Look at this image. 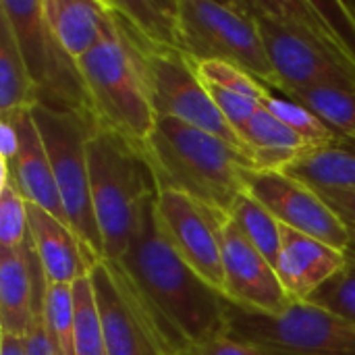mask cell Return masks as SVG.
Listing matches in <instances>:
<instances>
[{
    "label": "cell",
    "instance_id": "obj_1",
    "mask_svg": "<svg viewBox=\"0 0 355 355\" xmlns=\"http://www.w3.org/2000/svg\"><path fill=\"white\" fill-rule=\"evenodd\" d=\"M281 81L279 92L337 85L355 92V35L347 2L245 0Z\"/></svg>",
    "mask_w": 355,
    "mask_h": 355
},
{
    "label": "cell",
    "instance_id": "obj_2",
    "mask_svg": "<svg viewBox=\"0 0 355 355\" xmlns=\"http://www.w3.org/2000/svg\"><path fill=\"white\" fill-rule=\"evenodd\" d=\"M119 264L181 355L204 341L229 335V300L177 256L158 227L154 206Z\"/></svg>",
    "mask_w": 355,
    "mask_h": 355
},
{
    "label": "cell",
    "instance_id": "obj_3",
    "mask_svg": "<svg viewBox=\"0 0 355 355\" xmlns=\"http://www.w3.org/2000/svg\"><path fill=\"white\" fill-rule=\"evenodd\" d=\"M77 64L94 129L110 131L141 156L158 119L144 46L110 10L102 42Z\"/></svg>",
    "mask_w": 355,
    "mask_h": 355
},
{
    "label": "cell",
    "instance_id": "obj_4",
    "mask_svg": "<svg viewBox=\"0 0 355 355\" xmlns=\"http://www.w3.org/2000/svg\"><path fill=\"white\" fill-rule=\"evenodd\" d=\"M141 158L156 189H177L220 214H229L245 193L243 171L254 168V162L231 144L166 116L156 119Z\"/></svg>",
    "mask_w": 355,
    "mask_h": 355
},
{
    "label": "cell",
    "instance_id": "obj_5",
    "mask_svg": "<svg viewBox=\"0 0 355 355\" xmlns=\"http://www.w3.org/2000/svg\"><path fill=\"white\" fill-rule=\"evenodd\" d=\"M87 164L102 254L119 262L156 202V181L144 158L104 129L89 131Z\"/></svg>",
    "mask_w": 355,
    "mask_h": 355
},
{
    "label": "cell",
    "instance_id": "obj_6",
    "mask_svg": "<svg viewBox=\"0 0 355 355\" xmlns=\"http://www.w3.org/2000/svg\"><path fill=\"white\" fill-rule=\"evenodd\" d=\"M181 4V50L193 62L220 60L243 69L268 89L281 81L268 58L258 23L245 0H179Z\"/></svg>",
    "mask_w": 355,
    "mask_h": 355
},
{
    "label": "cell",
    "instance_id": "obj_7",
    "mask_svg": "<svg viewBox=\"0 0 355 355\" xmlns=\"http://www.w3.org/2000/svg\"><path fill=\"white\" fill-rule=\"evenodd\" d=\"M31 116L54 171L69 229L81 243L94 268L104 260V254L89 189L87 137L92 125L75 112L56 110L44 104H35L31 108Z\"/></svg>",
    "mask_w": 355,
    "mask_h": 355
},
{
    "label": "cell",
    "instance_id": "obj_8",
    "mask_svg": "<svg viewBox=\"0 0 355 355\" xmlns=\"http://www.w3.org/2000/svg\"><path fill=\"white\" fill-rule=\"evenodd\" d=\"M0 12L19 42L37 104L75 112L92 125L79 64L54 37L44 15V0H0Z\"/></svg>",
    "mask_w": 355,
    "mask_h": 355
},
{
    "label": "cell",
    "instance_id": "obj_9",
    "mask_svg": "<svg viewBox=\"0 0 355 355\" xmlns=\"http://www.w3.org/2000/svg\"><path fill=\"white\" fill-rule=\"evenodd\" d=\"M229 335L266 355H355V327L302 302L277 318L231 304Z\"/></svg>",
    "mask_w": 355,
    "mask_h": 355
},
{
    "label": "cell",
    "instance_id": "obj_10",
    "mask_svg": "<svg viewBox=\"0 0 355 355\" xmlns=\"http://www.w3.org/2000/svg\"><path fill=\"white\" fill-rule=\"evenodd\" d=\"M146 58L156 116L175 119L206 133H212L218 139L241 150L250 158L243 139L227 123V119L214 104L208 87L200 79L196 64L181 50H146Z\"/></svg>",
    "mask_w": 355,
    "mask_h": 355
},
{
    "label": "cell",
    "instance_id": "obj_11",
    "mask_svg": "<svg viewBox=\"0 0 355 355\" xmlns=\"http://www.w3.org/2000/svg\"><path fill=\"white\" fill-rule=\"evenodd\" d=\"M89 277L108 355H181L168 343L119 262L102 260Z\"/></svg>",
    "mask_w": 355,
    "mask_h": 355
},
{
    "label": "cell",
    "instance_id": "obj_12",
    "mask_svg": "<svg viewBox=\"0 0 355 355\" xmlns=\"http://www.w3.org/2000/svg\"><path fill=\"white\" fill-rule=\"evenodd\" d=\"M245 191L256 198L281 225L320 239L341 252L349 250L347 223L310 185L283 171H243Z\"/></svg>",
    "mask_w": 355,
    "mask_h": 355
},
{
    "label": "cell",
    "instance_id": "obj_13",
    "mask_svg": "<svg viewBox=\"0 0 355 355\" xmlns=\"http://www.w3.org/2000/svg\"><path fill=\"white\" fill-rule=\"evenodd\" d=\"M154 212L158 227L177 256L225 297V272L218 220L214 212L177 189H156Z\"/></svg>",
    "mask_w": 355,
    "mask_h": 355
},
{
    "label": "cell",
    "instance_id": "obj_14",
    "mask_svg": "<svg viewBox=\"0 0 355 355\" xmlns=\"http://www.w3.org/2000/svg\"><path fill=\"white\" fill-rule=\"evenodd\" d=\"M225 297L235 308L262 316H283L295 304L283 289L277 268L243 237L229 214L218 220Z\"/></svg>",
    "mask_w": 355,
    "mask_h": 355
},
{
    "label": "cell",
    "instance_id": "obj_15",
    "mask_svg": "<svg viewBox=\"0 0 355 355\" xmlns=\"http://www.w3.org/2000/svg\"><path fill=\"white\" fill-rule=\"evenodd\" d=\"M345 264L347 252L283 225L277 275L293 302L306 304Z\"/></svg>",
    "mask_w": 355,
    "mask_h": 355
},
{
    "label": "cell",
    "instance_id": "obj_16",
    "mask_svg": "<svg viewBox=\"0 0 355 355\" xmlns=\"http://www.w3.org/2000/svg\"><path fill=\"white\" fill-rule=\"evenodd\" d=\"M15 119V127L19 133V154L12 164H8L10 181L25 198L27 204H33L60 223L69 227L67 212L60 200V191L56 185V177L44 148L37 125L31 116V110L8 112Z\"/></svg>",
    "mask_w": 355,
    "mask_h": 355
},
{
    "label": "cell",
    "instance_id": "obj_17",
    "mask_svg": "<svg viewBox=\"0 0 355 355\" xmlns=\"http://www.w3.org/2000/svg\"><path fill=\"white\" fill-rule=\"evenodd\" d=\"M27 223L35 256L48 283L73 285L92 272L81 243L64 223L33 204H27Z\"/></svg>",
    "mask_w": 355,
    "mask_h": 355
},
{
    "label": "cell",
    "instance_id": "obj_18",
    "mask_svg": "<svg viewBox=\"0 0 355 355\" xmlns=\"http://www.w3.org/2000/svg\"><path fill=\"white\" fill-rule=\"evenodd\" d=\"M35 304V250L31 237L19 250H0V333L25 337Z\"/></svg>",
    "mask_w": 355,
    "mask_h": 355
},
{
    "label": "cell",
    "instance_id": "obj_19",
    "mask_svg": "<svg viewBox=\"0 0 355 355\" xmlns=\"http://www.w3.org/2000/svg\"><path fill=\"white\" fill-rule=\"evenodd\" d=\"M44 15L58 44L77 62L102 42L110 21L106 0H44Z\"/></svg>",
    "mask_w": 355,
    "mask_h": 355
},
{
    "label": "cell",
    "instance_id": "obj_20",
    "mask_svg": "<svg viewBox=\"0 0 355 355\" xmlns=\"http://www.w3.org/2000/svg\"><path fill=\"white\" fill-rule=\"evenodd\" d=\"M106 4L148 52L181 50L179 0H106Z\"/></svg>",
    "mask_w": 355,
    "mask_h": 355
},
{
    "label": "cell",
    "instance_id": "obj_21",
    "mask_svg": "<svg viewBox=\"0 0 355 355\" xmlns=\"http://www.w3.org/2000/svg\"><path fill=\"white\" fill-rule=\"evenodd\" d=\"M241 139L258 171H285L295 158L310 150L306 139L293 133L264 106L252 116Z\"/></svg>",
    "mask_w": 355,
    "mask_h": 355
},
{
    "label": "cell",
    "instance_id": "obj_22",
    "mask_svg": "<svg viewBox=\"0 0 355 355\" xmlns=\"http://www.w3.org/2000/svg\"><path fill=\"white\" fill-rule=\"evenodd\" d=\"M283 173L316 191L355 189V139L341 137L329 146L310 148Z\"/></svg>",
    "mask_w": 355,
    "mask_h": 355
},
{
    "label": "cell",
    "instance_id": "obj_23",
    "mask_svg": "<svg viewBox=\"0 0 355 355\" xmlns=\"http://www.w3.org/2000/svg\"><path fill=\"white\" fill-rule=\"evenodd\" d=\"M37 94L27 73L19 42L8 19L0 12V114L31 110Z\"/></svg>",
    "mask_w": 355,
    "mask_h": 355
},
{
    "label": "cell",
    "instance_id": "obj_24",
    "mask_svg": "<svg viewBox=\"0 0 355 355\" xmlns=\"http://www.w3.org/2000/svg\"><path fill=\"white\" fill-rule=\"evenodd\" d=\"M283 98L314 112L339 137L355 139V92L337 85H308L289 87L281 92Z\"/></svg>",
    "mask_w": 355,
    "mask_h": 355
},
{
    "label": "cell",
    "instance_id": "obj_25",
    "mask_svg": "<svg viewBox=\"0 0 355 355\" xmlns=\"http://www.w3.org/2000/svg\"><path fill=\"white\" fill-rule=\"evenodd\" d=\"M229 216L243 233V237L277 268L283 225L248 191L237 198Z\"/></svg>",
    "mask_w": 355,
    "mask_h": 355
},
{
    "label": "cell",
    "instance_id": "obj_26",
    "mask_svg": "<svg viewBox=\"0 0 355 355\" xmlns=\"http://www.w3.org/2000/svg\"><path fill=\"white\" fill-rule=\"evenodd\" d=\"M75 297V355H108L92 277L73 283Z\"/></svg>",
    "mask_w": 355,
    "mask_h": 355
},
{
    "label": "cell",
    "instance_id": "obj_27",
    "mask_svg": "<svg viewBox=\"0 0 355 355\" xmlns=\"http://www.w3.org/2000/svg\"><path fill=\"white\" fill-rule=\"evenodd\" d=\"M46 320L56 355H75V297L73 285L48 283Z\"/></svg>",
    "mask_w": 355,
    "mask_h": 355
},
{
    "label": "cell",
    "instance_id": "obj_28",
    "mask_svg": "<svg viewBox=\"0 0 355 355\" xmlns=\"http://www.w3.org/2000/svg\"><path fill=\"white\" fill-rule=\"evenodd\" d=\"M264 108H268L281 123H285L293 133H297L302 139L308 141L310 148H320V146H329L337 139H341L327 123H322L314 112H310L308 108L295 104L289 98H277L272 96V92L268 94V98L262 102Z\"/></svg>",
    "mask_w": 355,
    "mask_h": 355
},
{
    "label": "cell",
    "instance_id": "obj_29",
    "mask_svg": "<svg viewBox=\"0 0 355 355\" xmlns=\"http://www.w3.org/2000/svg\"><path fill=\"white\" fill-rule=\"evenodd\" d=\"M306 304H312L355 327V258L347 256L345 268L327 281Z\"/></svg>",
    "mask_w": 355,
    "mask_h": 355
},
{
    "label": "cell",
    "instance_id": "obj_30",
    "mask_svg": "<svg viewBox=\"0 0 355 355\" xmlns=\"http://www.w3.org/2000/svg\"><path fill=\"white\" fill-rule=\"evenodd\" d=\"M27 237V202L8 177L0 181V250H19Z\"/></svg>",
    "mask_w": 355,
    "mask_h": 355
},
{
    "label": "cell",
    "instance_id": "obj_31",
    "mask_svg": "<svg viewBox=\"0 0 355 355\" xmlns=\"http://www.w3.org/2000/svg\"><path fill=\"white\" fill-rule=\"evenodd\" d=\"M200 79L206 85H216L223 87L227 92L233 94H241L248 98H254L258 102H264L268 98V94L272 89H268L266 85H262L258 79H254L250 73H245L239 67H233L229 62H220V60H206L196 64Z\"/></svg>",
    "mask_w": 355,
    "mask_h": 355
},
{
    "label": "cell",
    "instance_id": "obj_32",
    "mask_svg": "<svg viewBox=\"0 0 355 355\" xmlns=\"http://www.w3.org/2000/svg\"><path fill=\"white\" fill-rule=\"evenodd\" d=\"M206 85V83H204ZM214 104L218 106V110L223 112V116L227 119V123L237 131V135L241 137L243 129L248 127V123L252 121V116L258 112V108L262 106V102L254 100V98H248V96H241V94H233V92H227L223 87H216V85H206Z\"/></svg>",
    "mask_w": 355,
    "mask_h": 355
},
{
    "label": "cell",
    "instance_id": "obj_33",
    "mask_svg": "<svg viewBox=\"0 0 355 355\" xmlns=\"http://www.w3.org/2000/svg\"><path fill=\"white\" fill-rule=\"evenodd\" d=\"M183 355H266L260 352L256 345L245 343L241 339H235L231 335H220L210 341H204Z\"/></svg>",
    "mask_w": 355,
    "mask_h": 355
},
{
    "label": "cell",
    "instance_id": "obj_34",
    "mask_svg": "<svg viewBox=\"0 0 355 355\" xmlns=\"http://www.w3.org/2000/svg\"><path fill=\"white\" fill-rule=\"evenodd\" d=\"M318 193L347 225L355 227V189H327Z\"/></svg>",
    "mask_w": 355,
    "mask_h": 355
},
{
    "label": "cell",
    "instance_id": "obj_35",
    "mask_svg": "<svg viewBox=\"0 0 355 355\" xmlns=\"http://www.w3.org/2000/svg\"><path fill=\"white\" fill-rule=\"evenodd\" d=\"M19 154V133L12 114H0V160L12 164Z\"/></svg>",
    "mask_w": 355,
    "mask_h": 355
},
{
    "label": "cell",
    "instance_id": "obj_36",
    "mask_svg": "<svg viewBox=\"0 0 355 355\" xmlns=\"http://www.w3.org/2000/svg\"><path fill=\"white\" fill-rule=\"evenodd\" d=\"M0 355H25V341H23V337L0 333Z\"/></svg>",
    "mask_w": 355,
    "mask_h": 355
},
{
    "label": "cell",
    "instance_id": "obj_37",
    "mask_svg": "<svg viewBox=\"0 0 355 355\" xmlns=\"http://www.w3.org/2000/svg\"><path fill=\"white\" fill-rule=\"evenodd\" d=\"M347 227H349V235H352V241H349V250H347V256L355 258V227H352V225H347Z\"/></svg>",
    "mask_w": 355,
    "mask_h": 355
}]
</instances>
